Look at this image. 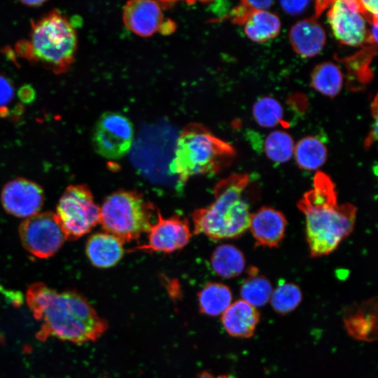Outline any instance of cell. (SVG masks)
<instances>
[{
  "instance_id": "cell-15",
  "label": "cell",
  "mask_w": 378,
  "mask_h": 378,
  "mask_svg": "<svg viewBox=\"0 0 378 378\" xmlns=\"http://www.w3.org/2000/svg\"><path fill=\"white\" fill-rule=\"evenodd\" d=\"M288 36L293 50L302 57H312L320 53L326 41L323 28L314 18L295 22Z\"/></svg>"
},
{
  "instance_id": "cell-22",
  "label": "cell",
  "mask_w": 378,
  "mask_h": 378,
  "mask_svg": "<svg viewBox=\"0 0 378 378\" xmlns=\"http://www.w3.org/2000/svg\"><path fill=\"white\" fill-rule=\"evenodd\" d=\"M342 85V72L337 65L331 62L316 65L312 72V87L325 96L333 97L337 95Z\"/></svg>"
},
{
  "instance_id": "cell-8",
  "label": "cell",
  "mask_w": 378,
  "mask_h": 378,
  "mask_svg": "<svg viewBox=\"0 0 378 378\" xmlns=\"http://www.w3.org/2000/svg\"><path fill=\"white\" fill-rule=\"evenodd\" d=\"M24 248L34 256L46 258L55 255L66 240L55 213H38L24 219L19 227Z\"/></svg>"
},
{
  "instance_id": "cell-30",
  "label": "cell",
  "mask_w": 378,
  "mask_h": 378,
  "mask_svg": "<svg viewBox=\"0 0 378 378\" xmlns=\"http://www.w3.org/2000/svg\"><path fill=\"white\" fill-rule=\"evenodd\" d=\"M14 95V88L10 80L0 74V106L9 103Z\"/></svg>"
},
{
  "instance_id": "cell-12",
  "label": "cell",
  "mask_w": 378,
  "mask_h": 378,
  "mask_svg": "<svg viewBox=\"0 0 378 378\" xmlns=\"http://www.w3.org/2000/svg\"><path fill=\"white\" fill-rule=\"evenodd\" d=\"M1 201L8 214L27 218L39 213L43 204L44 192L36 183L18 177L4 186Z\"/></svg>"
},
{
  "instance_id": "cell-19",
  "label": "cell",
  "mask_w": 378,
  "mask_h": 378,
  "mask_svg": "<svg viewBox=\"0 0 378 378\" xmlns=\"http://www.w3.org/2000/svg\"><path fill=\"white\" fill-rule=\"evenodd\" d=\"M211 264L217 275L223 278H233L243 272L245 258L242 252L234 246L222 244L214 251Z\"/></svg>"
},
{
  "instance_id": "cell-11",
  "label": "cell",
  "mask_w": 378,
  "mask_h": 378,
  "mask_svg": "<svg viewBox=\"0 0 378 378\" xmlns=\"http://www.w3.org/2000/svg\"><path fill=\"white\" fill-rule=\"evenodd\" d=\"M156 218L148 232V242L130 251L172 253L188 244L192 234L186 219L178 215L164 218L158 209Z\"/></svg>"
},
{
  "instance_id": "cell-31",
  "label": "cell",
  "mask_w": 378,
  "mask_h": 378,
  "mask_svg": "<svg viewBox=\"0 0 378 378\" xmlns=\"http://www.w3.org/2000/svg\"><path fill=\"white\" fill-rule=\"evenodd\" d=\"M36 90L29 84H25L20 88L18 91V96L20 100L24 104H31L36 99Z\"/></svg>"
},
{
  "instance_id": "cell-13",
  "label": "cell",
  "mask_w": 378,
  "mask_h": 378,
  "mask_svg": "<svg viewBox=\"0 0 378 378\" xmlns=\"http://www.w3.org/2000/svg\"><path fill=\"white\" fill-rule=\"evenodd\" d=\"M286 227L284 215L269 206H263L251 214L249 229L256 245L276 247L282 241Z\"/></svg>"
},
{
  "instance_id": "cell-27",
  "label": "cell",
  "mask_w": 378,
  "mask_h": 378,
  "mask_svg": "<svg viewBox=\"0 0 378 378\" xmlns=\"http://www.w3.org/2000/svg\"><path fill=\"white\" fill-rule=\"evenodd\" d=\"M302 293L300 288L292 283L282 282L271 295V304L278 314H286L292 312L300 303Z\"/></svg>"
},
{
  "instance_id": "cell-2",
  "label": "cell",
  "mask_w": 378,
  "mask_h": 378,
  "mask_svg": "<svg viewBox=\"0 0 378 378\" xmlns=\"http://www.w3.org/2000/svg\"><path fill=\"white\" fill-rule=\"evenodd\" d=\"M298 207L305 217L306 239L312 257L332 253L354 230L356 207L338 203L335 185L323 172L316 173L312 188L300 199Z\"/></svg>"
},
{
  "instance_id": "cell-9",
  "label": "cell",
  "mask_w": 378,
  "mask_h": 378,
  "mask_svg": "<svg viewBox=\"0 0 378 378\" xmlns=\"http://www.w3.org/2000/svg\"><path fill=\"white\" fill-rule=\"evenodd\" d=\"M134 136L133 124L128 118L120 113L106 112L94 126L92 143L99 155L118 160L130 151Z\"/></svg>"
},
{
  "instance_id": "cell-26",
  "label": "cell",
  "mask_w": 378,
  "mask_h": 378,
  "mask_svg": "<svg viewBox=\"0 0 378 378\" xmlns=\"http://www.w3.org/2000/svg\"><path fill=\"white\" fill-rule=\"evenodd\" d=\"M252 113L255 122L263 127H274L283 120L284 110L280 102L270 96L262 97L254 103Z\"/></svg>"
},
{
  "instance_id": "cell-34",
  "label": "cell",
  "mask_w": 378,
  "mask_h": 378,
  "mask_svg": "<svg viewBox=\"0 0 378 378\" xmlns=\"http://www.w3.org/2000/svg\"><path fill=\"white\" fill-rule=\"evenodd\" d=\"M8 114V110L7 108L4 107V106H1L0 108V116L1 117H6L7 116Z\"/></svg>"
},
{
  "instance_id": "cell-4",
  "label": "cell",
  "mask_w": 378,
  "mask_h": 378,
  "mask_svg": "<svg viewBox=\"0 0 378 378\" xmlns=\"http://www.w3.org/2000/svg\"><path fill=\"white\" fill-rule=\"evenodd\" d=\"M234 156V148L224 141L204 130H188L176 141L168 174L181 187L191 176L219 172Z\"/></svg>"
},
{
  "instance_id": "cell-7",
  "label": "cell",
  "mask_w": 378,
  "mask_h": 378,
  "mask_svg": "<svg viewBox=\"0 0 378 378\" xmlns=\"http://www.w3.org/2000/svg\"><path fill=\"white\" fill-rule=\"evenodd\" d=\"M66 240L88 234L99 222L100 207L88 186H69L60 197L55 213Z\"/></svg>"
},
{
  "instance_id": "cell-3",
  "label": "cell",
  "mask_w": 378,
  "mask_h": 378,
  "mask_svg": "<svg viewBox=\"0 0 378 378\" xmlns=\"http://www.w3.org/2000/svg\"><path fill=\"white\" fill-rule=\"evenodd\" d=\"M249 182L246 174H232L219 181L214 189V200L192 214L195 234L214 240L235 238L249 227L251 214L242 193Z\"/></svg>"
},
{
  "instance_id": "cell-17",
  "label": "cell",
  "mask_w": 378,
  "mask_h": 378,
  "mask_svg": "<svg viewBox=\"0 0 378 378\" xmlns=\"http://www.w3.org/2000/svg\"><path fill=\"white\" fill-rule=\"evenodd\" d=\"M123 242L106 232L92 235L86 244V254L91 263L99 268L117 264L123 255Z\"/></svg>"
},
{
  "instance_id": "cell-29",
  "label": "cell",
  "mask_w": 378,
  "mask_h": 378,
  "mask_svg": "<svg viewBox=\"0 0 378 378\" xmlns=\"http://www.w3.org/2000/svg\"><path fill=\"white\" fill-rule=\"evenodd\" d=\"M282 9L291 15H297L303 13L309 5L310 1H281L279 2Z\"/></svg>"
},
{
  "instance_id": "cell-32",
  "label": "cell",
  "mask_w": 378,
  "mask_h": 378,
  "mask_svg": "<svg viewBox=\"0 0 378 378\" xmlns=\"http://www.w3.org/2000/svg\"><path fill=\"white\" fill-rule=\"evenodd\" d=\"M46 2V0H23L20 1L21 4L29 7L41 6Z\"/></svg>"
},
{
  "instance_id": "cell-28",
  "label": "cell",
  "mask_w": 378,
  "mask_h": 378,
  "mask_svg": "<svg viewBox=\"0 0 378 378\" xmlns=\"http://www.w3.org/2000/svg\"><path fill=\"white\" fill-rule=\"evenodd\" d=\"M360 12L371 24L377 22L378 9L377 0L357 1Z\"/></svg>"
},
{
  "instance_id": "cell-23",
  "label": "cell",
  "mask_w": 378,
  "mask_h": 378,
  "mask_svg": "<svg viewBox=\"0 0 378 378\" xmlns=\"http://www.w3.org/2000/svg\"><path fill=\"white\" fill-rule=\"evenodd\" d=\"M374 309L370 302L349 311L344 321L351 335L365 340H372L376 336V313H372Z\"/></svg>"
},
{
  "instance_id": "cell-33",
  "label": "cell",
  "mask_w": 378,
  "mask_h": 378,
  "mask_svg": "<svg viewBox=\"0 0 378 378\" xmlns=\"http://www.w3.org/2000/svg\"><path fill=\"white\" fill-rule=\"evenodd\" d=\"M69 22L73 28H77L81 26V18L79 16L74 15L71 18Z\"/></svg>"
},
{
  "instance_id": "cell-16",
  "label": "cell",
  "mask_w": 378,
  "mask_h": 378,
  "mask_svg": "<svg viewBox=\"0 0 378 378\" xmlns=\"http://www.w3.org/2000/svg\"><path fill=\"white\" fill-rule=\"evenodd\" d=\"M259 318V312L255 307L239 300L223 313L221 321L230 335L248 338L253 335Z\"/></svg>"
},
{
  "instance_id": "cell-25",
  "label": "cell",
  "mask_w": 378,
  "mask_h": 378,
  "mask_svg": "<svg viewBox=\"0 0 378 378\" xmlns=\"http://www.w3.org/2000/svg\"><path fill=\"white\" fill-rule=\"evenodd\" d=\"M292 136L281 130H274L269 133L264 141V151L267 157L276 163L288 162L294 152Z\"/></svg>"
},
{
  "instance_id": "cell-14",
  "label": "cell",
  "mask_w": 378,
  "mask_h": 378,
  "mask_svg": "<svg viewBox=\"0 0 378 378\" xmlns=\"http://www.w3.org/2000/svg\"><path fill=\"white\" fill-rule=\"evenodd\" d=\"M123 19L127 27L132 32L148 36L159 29L162 22V13L155 1H132L125 5Z\"/></svg>"
},
{
  "instance_id": "cell-24",
  "label": "cell",
  "mask_w": 378,
  "mask_h": 378,
  "mask_svg": "<svg viewBox=\"0 0 378 378\" xmlns=\"http://www.w3.org/2000/svg\"><path fill=\"white\" fill-rule=\"evenodd\" d=\"M272 293L270 281L265 276L258 274L256 268H250L248 276L240 288L242 300L255 307H260L269 301Z\"/></svg>"
},
{
  "instance_id": "cell-21",
  "label": "cell",
  "mask_w": 378,
  "mask_h": 378,
  "mask_svg": "<svg viewBox=\"0 0 378 378\" xmlns=\"http://www.w3.org/2000/svg\"><path fill=\"white\" fill-rule=\"evenodd\" d=\"M327 153L324 143L314 136L299 140L293 152L298 167L305 170H315L321 167L326 160Z\"/></svg>"
},
{
  "instance_id": "cell-35",
  "label": "cell",
  "mask_w": 378,
  "mask_h": 378,
  "mask_svg": "<svg viewBox=\"0 0 378 378\" xmlns=\"http://www.w3.org/2000/svg\"><path fill=\"white\" fill-rule=\"evenodd\" d=\"M218 378H230V377L225 375H223V376L219 377Z\"/></svg>"
},
{
  "instance_id": "cell-20",
  "label": "cell",
  "mask_w": 378,
  "mask_h": 378,
  "mask_svg": "<svg viewBox=\"0 0 378 378\" xmlns=\"http://www.w3.org/2000/svg\"><path fill=\"white\" fill-rule=\"evenodd\" d=\"M200 312L215 316L223 314L231 304L232 293L225 284L218 282L209 283L198 293Z\"/></svg>"
},
{
  "instance_id": "cell-5",
  "label": "cell",
  "mask_w": 378,
  "mask_h": 378,
  "mask_svg": "<svg viewBox=\"0 0 378 378\" xmlns=\"http://www.w3.org/2000/svg\"><path fill=\"white\" fill-rule=\"evenodd\" d=\"M31 61L40 62L56 74L67 71L77 48V36L69 20L53 9L31 22Z\"/></svg>"
},
{
  "instance_id": "cell-6",
  "label": "cell",
  "mask_w": 378,
  "mask_h": 378,
  "mask_svg": "<svg viewBox=\"0 0 378 378\" xmlns=\"http://www.w3.org/2000/svg\"><path fill=\"white\" fill-rule=\"evenodd\" d=\"M155 213L154 204L142 194L133 190H118L103 202L99 223L106 233L123 243L130 242L149 231Z\"/></svg>"
},
{
  "instance_id": "cell-10",
  "label": "cell",
  "mask_w": 378,
  "mask_h": 378,
  "mask_svg": "<svg viewBox=\"0 0 378 378\" xmlns=\"http://www.w3.org/2000/svg\"><path fill=\"white\" fill-rule=\"evenodd\" d=\"M327 18L333 35L341 43L357 47L369 43L370 30L357 1H332Z\"/></svg>"
},
{
  "instance_id": "cell-18",
  "label": "cell",
  "mask_w": 378,
  "mask_h": 378,
  "mask_svg": "<svg viewBox=\"0 0 378 378\" xmlns=\"http://www.w3.org/2000/svg\"><path fill=\"white\" fill-rule=\"evenodd\" d=\"M244 24L245 34L251 41L258 43L274 38L281 29L279 17L266 10L255 11Z\"/></svg>"
},
{
  "instance_id": "cell-1",
  "label": "cell",
  "mask_w": 378,
  "mask_h": 378,
  "mask_svg": "<svg viewBox=\"0 0 378 378\" xmlns=\"http://www.w3.org/2000/svg\"><path fill=\"white\" fill-rule=\"evenodd\" d=\"M27 304L41 329L37 337H53L83 344L96 341L108 328L87 299L74 290L58 292L45 284H31L26 293Z\"/></svg>"
}]
</instances>
